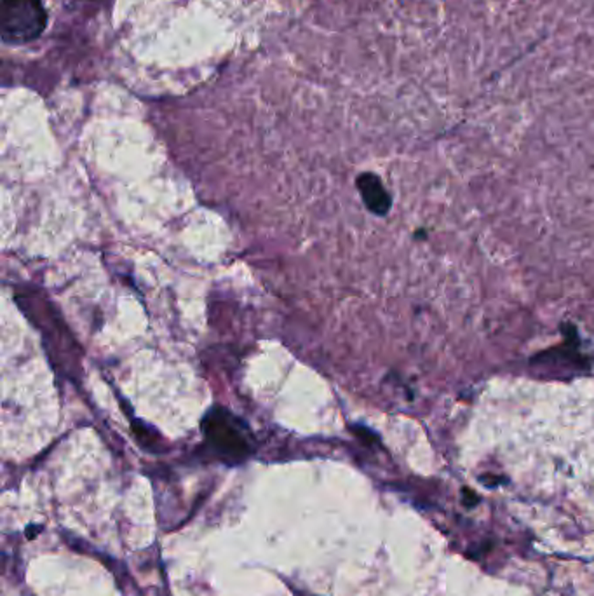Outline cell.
Returning <instances> with one entry per match:
<instances>
[{"label": "cell", "instance_id": "3957f363", "mask_svg": "<svg viewBox=\"0 0 594 596\" xmlns=\"http://www.w3.org/2000/svg\"><path fill=\"white\" fill-rule=\"evenodd\" d=\"M358 189L363 195L366 206L377 214H385L389 212L391 199L389 193H385L382 182L379 176L373 173H363L358 178Z\"/></svg>", "mask_w": 594, "mask_h": 596}, {"label": "cell", "instance_id": "7a4b0ae2", "mask_svg": "<svg viewBox=\"0 0 594 596\" xmlns=\"http://www.w3.org/2000/svg\"><path fill=\"white\" fill-rule=\"evenodd\" d=\"M47 25L42 0H2L0 30L7 44H25L37 39Z\"/></svg>", "mask_w": 594, "mask_h": 596}, {"label": "cell", "instance_id": "6da1fadb", "mask_svg": "<svg viewBox=\"0 0 594 596\" xmlns=\"http://www.w3.org/2000/svg\"><path fill=\"white\" fill-rule=\"evenodd\" d=\"M204 436L224 459L245 461L251 454L248 427L225 408H213L203 423Z\"/></svg>", "mask_w": 594, "mask_h": 596}]
</instances>
